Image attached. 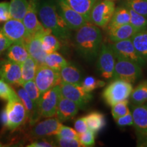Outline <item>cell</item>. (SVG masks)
<instances>
[{"mask_svg":"<svg viewBox=\"0 0 147 147\" xmlns=\"http://www.w3.org/2000/svg\"><path fill=\"white\" fill-rule=\"evenodd\" d=\"M12 18L10 12V3L0 2V22H5Z\"/></svg>","mask_w":147,"mask_h":147,"instance_id":"b9f144b4","label":"cell"},{"mask_svg":"<svg viewBox=\"0 0 147 147\" xmlns=\"http://www.w3.org/2000/svg\"><path fill=\"white\" fill-rule=\"evenodd\" d=\"M40 34L41 33L31 36L30 38L25 42V46L29 56L36 61L38 65L45 64V59L47 55V53L42 48Z\"/></svg>","mask_w":147,"mask_h":147,"instance_id":"d6986e66","label":"cell"},{"mask_svg":"<svg viewBox=\"0 0 147 147\" xmlns=\"http://www.w3.org/2000/svg\"><path fill=\"white\" fill-rule=\"evenodd\" d=\"M131 40L140 56L147 61V29L136 32Z\"/></svg>","mask_w":147,"mask_h":147,"instance_id":"4316f807","label":"cell"},{"mask_svg":"<svg viewBox=\"0 0 147 147\" xmlns=\"http://www.w3.org/2000/svg\"><path fill=\"white\" fill-rule=\"evenodd\" d=\"M74 44L77 52L87 61H93L98 56L102 45V34L99 27L88 22L76 30Z\"/></svg>","mask_w":147,"mask_h":147,"instance_id":"6da1fadb","label":"cell"},{"mask_svg":"<svg viewBox=\"0 0 147 147\" xmlns=\"http://www.w3.org/2000/svg\"><path fill=\"white\" fill-rule=\"evenodd\" d=\"M56 146L61 147H80L82 146L81 144L79 142L78 139L74 138H66L56 136L55 141Z\"/></svg>","mask_w":147,"mask_h":147,"instance_id":"ab89813d","label":"cell"},{"mask_svg":"<svg viewBox=\"0 0 147 147\" xmlns=\"http://www.w3.org/2000/svg\"><path fill=\"white\" fill-rule=\"evenodd\" d=\"M97 69L104 79L113 78L117 57L110 45L102 44L98 54Z\"/></svg>","mask_w":147,"mask_h":147,"instance_id":"30bf717a","label":"cell"},{"mask_svg":"<svg viewBox=\"0 0 147 147\" xmlns=\"http://www.w3.org/2000/svg\"><path fill=\"white\" fill-rule=\"evenodd\" d=\"M134 124L138 135L147 136V110L143 105L131 106Z\"/></svg>","mask_w":147,"mask_h":147,"instance_id":"ffe728a7","label":"cell"},{"mask_svg":"<svg viewBox=\"0 0 147 147\" xmlns=\"http://www.w3.org/2000/svg\"><path fill=\"white\" fill-rule=\"evenodd\" d=\"M1 122H2L3 125L5 127V125H6V123H7V115H6V113H5V109L3 110L2 111V113H1Z\"/></svg>","mask_w":147,"mask_h":147,"instance_id":"c3c4849f","label":"cell"},{"mask_svg":"<svg viewBox=\"0 0 147 147\" xmlns=\"http://www.w3.org/2000/svg\"><path fill=\"white\" fill-rule=\"evenodd\" d=\"M74 129L78 134L84 133L89 129L85 117H82L76 119L74 122Z\"/></svg>","mask_w":147,"mask_h":147,"instance_id":"f6af8a7d","label":"cell"},{"mask_svg":"<svg viewBox=\"0 0 147 147\" xmlns=\"http://www.w3.org/2000/svg\"><path fill=\"white\" fill-rule=\"evenodd\" d=\"M0 78L11 85L21 84V64L4 60L0 63Z\"/></svg>","mask_w":147,"mask_h":147,"instance_id":"2e32d148","label":"cell"},{"mask_svg":"<svg viewBox=\"0 0 147 147\" xmlns=\"http://www.w3.org/2000/svg\"><path fill=\"white\" fill-rule=\"evenodd\" d=\"M28 7L27 0H10V12L11 17L22 21Z\"/></svg>","mask_w":147,"mask_h":147,"instance_id":"1f68e13d","label":"cell"},{"mask_svg":"<svg viewBox=\"0 0 147 147\" xmlns=\"http://www.w3.org/2000/svg\"><path fill=\"white\" fill-rule=\"evenodd\" d=\"M61 96L59 85L55 86L42 93L38 103V109L41 117H55Z\"/></svg>","mask_w":147,"mask_h":147,"instance_id":"ba28073f","label":"cell"},{"mask_svg":"<svg viewBox=\"0 0 147 147\" xmlns=\"http://www.w3.org/2000/svg\"><path fill=\"white\" fill-rule=\"evenodd\" d=\"M56 2L59 13L71 30L76 31L88 23L81 14L70 8L63 0H56Z\"/></svg>","mask_w":147,"mask_h":147,"instance_id":"9a60e30c","label":"cell"},{"mask_svg":"<svg viewBox=\"0 0 147 147\" xmlns=\"http://www.w3.org/2000/svg\"><path fill=\"white\" fill-rule=\"evenodd\" d=\"M38 0H28L26 13L22 20L27 32L32 36L47 30L38 18Z\"/></svg>","mask_w":147,"mask_h":147,"instance_id":"4fadbf2b","label":"cell"},{"mask_svg":"<svg viewBox=\"0 0 147 147\" xmlns=\"http://www.w3.org/2000/svg\"><path fill=\"white\" fill-rule=\"evenodd\" d=\"M142 105L144 106V108H146V110H147V102H145L144 104H142Z\"/></svg>","mask_w":147,"mask_h":147,"instance_id":"681fc988","label":"cell"},{"mask_svg":"<svg viewBox=\"0 0 147 147\" xmlns=\"http://www.w3.org/2000/svg\"><path fill=\"white\" fill-rule=\"evenodd\" d=\"M14 89L15 90L16 94L19 97V99L23 103L26 109L27 114V119L29 120V123L31 125H34L38 121H39L40 117L39 109L38 106L34 104V102L31 100L27 92L22 87L21 84H16L12 85Z\"/></svg>","mask_w":147,"mask_h":147,"instance_id":"e0dca14e","label":"cell"},{"mask_svg":"<svg viewBox=\"0 0 147 147\" xmlns=\"http://www.w3.org/2000/svg\"><path fill=\"white\" fill-rule=\"evenodd\" d=\"M137 31L129 23L108 28V38L113 42L129 39Z\"/></svg>","mask_w":147,"mask_h":147,"instance_id":"44dd1931","label":"cell"},{"mask_svg":"<svg viewBox=\"0 0 147 147\" xmlns=\"http://www.w3.org/2000/svg\"><path fill=\"white\" fill-rule=\"evenodd\" d=\"M40 38L43 50L47 54L56 52L60 49L61 46L60 40L48 29L41 33Z\"/></svg>","mask_w":147,"mask_h":147,"instance_id":"d4e9b609","label":"cell"},{"mask_svg":"<svg viewBox=\"0 0 147 147\" xmlns=\"http://www.w3.org/2000/svg\"><path fill=\"white\" fill-rule=\"evenodd\" d=\"M95 134L91 130L88 129L84 133L78 134V140L82 146L91 147L95 145Z\"/></svg>","mask_w":147,"mask_h":147,"instance_id":"f35d334b","label":"cell"},{"mask_svg":"<svg viewBox=\"0 0 147 147\" xmlns=\"http://www.w3.org/2000/svg\"><path fill=\"white\" fill-rule=\"evenodd\" d=\"M6 52L7 59L18 63H23L29 56L27 47L24 42L12 43Z\"/></svg>","mask_w":147,"mask_h":147,"instance_id":"7402d4cb","label":"cell"},{"mask_svg":"<svg viewBox=\"0 0 147 147\" xmlns=\"http://www.w3.org/2000/svg\"><path fill=\"white\" fill-rule=\"evenodd\" d=\"M131 101L134 105H142L147 102V80L141 82L135 89H133Z\"/></svg>","mask_w":147,"mask_h":147,"instance_id":"4dcf8cb0","label":"cell"},{"mask_svg":"<svg viewBox=\"0 0 147 147\" xmlns=\"http://www.w3.org/2000/svg\"><path fill=\"white\" fill-rule=\"evenodd\" d=\"M115 53L117 57H120L135 62L144 67L146 65L147 61L140 56L134 48L131 38L122 40V41L113 42L110 45Z\"/></svg>","mask_w":147,"mask_h":147,"instance_id":"8fae6325","label":"cell"},{"mask_svg":"<svg viewBox=\"0 0 147 147\" xmlns=\"http://www.w3.org/2000/svg\"><path fill=\"white\" fill-rule=\"evenodd\" d=\"M7 115L5 127L10 130H15L26 122L27 114L26 109L19 97L8 101L5 108Z\"/></svg>","mask_w":147,"mask_h":147,"instance_id":"5b68a950","label":"cell"},{"mask_svg":"<svg viewBox=\"0 0 147 147\" xmlns=\"http://www.w3.org/2000/svg\"><path fill=\"white\" fill-rule=\"evenodd\" d=\"M70 8L80 14L90 23V14L96 0H63Z\"/></svg>","mask_w":147,"mask_h":147,"instance_id":"cb8c5ba5","label":"cell"},{"mask_svg":"<svg viewBox=\"0 0 147 147\" xmlns=\"http://www.w3.org/2000/svg\"><path fill=\"white\" fill-rule=\"evenodd\" d=\"M80 109L75 102L61 96L56 113V117L61 123L70 120L77 115Z\"/></svg>","mask_w":147,"mask_h":147,"instance_id":"ac0fdd59","label":"cell"},{"mask_svg":"<svg viewBox=\"0 0 147 147\" xmlns=\"http://www.w3.org/2000/svg\"><path fill=\"white\" fill-rule=\"evenodd\" d=\"M133 89L131 83L121 80H113L103 91L102 98L108 106L112 107L117 103L127 100Z\"/></svg>","mask_w":147,"mask_h":147,"instance_id":"3957f363","label":"cell"},{"mask_svg":"<svg viewBox=\"0 0 147 147\" xmlns=\"http://www.w3.org/2000/svg\"><path fill=\"white\" fill-rule=\"evenodd\" d=\"M113 76V80H121L134 84L142 76V69L140 65L120 57H117Z\"/></svg>","mask_w":147,"mask_h":147,"instance_id":"277c9868","label":"cell"},{"mask_svg":"<svg viewBox=\"0 0 147 147\" xmlns=\"http://www.w3.org/2000/svg\"><path fill=\"white\" fill-rule=\"evenodd\" d=\"M59 87L61 96L76 103L80 109H85L93 99L91 93L86 91L80 84L66 83L61 82Z\"/></svg>","mask_w":147,"mask_h":147,"instance_id":"8992f818","label":"cell"},{"mask_svg":"<svg viewBox=\"0 0 147 147\" xmlns=\"http://www.w3.org/2000/svg\"><path fill=\"white\" fill-rule=\"evenodd\" d=\"M16 97H18V95L13 87L2 79H0V99L8 102Z\"/></svg>","mask_w":147,"mask_h":147,"instance_id":"e575fe53","label":"cell"},{"mask_svg":"<svg viewBox=\"0 0 147 147\" xmlns=\"http://www.w3.org/2000/svg\"><path fill=\"white\" fill-rule=\"evenodd\" d=\"M130 14L129 24L137 32L147 29V17L128 8Z\"/></svg>","mask_w":147,"mask_h":147,"instance_id":"d6a6232c","label":"cell"},{"mask_svg":"<svg viewBox=\"0 0 147 147\" xmlns=\"http://www.w3.org/2000/svg\"><path fill=\"white\" fill-rule=\"evenodd\" d=\"M115 121L117 125L121 127L133 125L134 120L131 111L129 112V113H127L126 115L119 117V118L117 119Z\"/></svg>","mask_w":147,"mask_h":147,"instance_id":"7bdbcfd3","label":"cell"},{"mask_svg":"<svg viewBox=\"0 0 147 147\" xmlns=\"http://www.w3.org/2000/svg\"><path fill=\"white\" fill-rule=\"evenodd\" d=\"M113 0H102L95 2L90 14V23L101 28H106L109 24L115 10Z\"/></svg>","mask_w":147,"mask_h":147,"instance_id":"52a82bcc","label":"cell"},{"mask_svg":"<svg viewBox=\"0 0 147 147\" xmlns=\"http://www.w3.org/2000/svg\"><path fill=\"white\" fill-rule=\"evenodd\" d=\"M128 8L147 17V0H126Z\"/></svg>","mask_w":147,"mask_h":147,"instance_id":"d590c367","label":"cell"},{"mask_svg":"<svg viewBox=\"0 0 147 147\" xmlns=\"http://www.w3.org/2000/svg\"><path fill=\"white\" fill-rule=\"evenodd\" d=\"M67 63V60L57 51L47 54L45 59V65L57 71H59Z\"/></svg>","mask_w":147,"mask_h":147,"instance_id":"f546056e","label":"cell"},{"mask_svg":"<svg viewBox=\"0 0 147 147\" xmlns=\"http://www.w3.org/2000/svg\"><path fill=\"white\" fill-rule=\"evenodd\" d=\"M1 146H3V145L2 144H1V142H0V147H1Z\"/></svg>","mask_w":147,"mask_h":147,"instance_id":"f907efd6","label":"cell"},{"mask_svg":"<svg viewBox=\"0 0 147 147\" xmlns=\"http://www.w3.org/2000/svg\"><path fill=\"white\" fill-rule=\"evenodd\" d=\"M137 146L140 147H147V136L138 135V142Z\"/></svg>","mask_w":147,"mask_h":147,"instance_id":"7dc6e473","label":"cell"},{"mask_svg":"<svg viewBox=\"0 0 147 147\" xmlns=\"http://www.w3.org/2000/svg\"><path fill=\"white\" fill-rule=\"evenodd\" d=\"M38 17L42 25L60 41L71 38V29L59 13L57 5L51 0H45L38 5Z\"/></svg>","mask_w":147,"mask_h":147,"instance_id":"7a4b0ae2","label":"cell"},{"mask_svg":"<svg viewBox=\"0 0 147 147\" xmlns=\"http://www.w3.org/2000/svg\"><path fill=\"white\" fill-rule=\"evenodd\" d=\"M61 82L66 83L80 84L82 80L81 71L74 64L67 63L59 71Z\"/></svg>","mask_w":147,"mask_h":147,"instance_id":"603a6c76","label":"cell"},{"mask_svg":"<svg viewBox=\"0 0 147 147\" xmlns=\"http://www.w3.org/2000/svg\"><path fill=\"white\" fill-rule=\"evenodd\" d=\"M61 125L62 123L57 117H49L32 125L29 135L34 139L56 136Z\"/></svg>","mask_w":147,"mask_h":147,"instance_id":"7c38bea8","label":"cell"},{"mask_svg":"<svg viewBox=\"0 0 147 147\" xmlns=\"http://www.w3.org/2000/svg\"><path fill=\"white\" fill-rule=\"evenodd\" d=\"M80 84L86 91L91 93L97 88L104 87L106 82L102 80H97L93 76H87L82 80Z\"/></svg>","mask_w":147,"mask_h":147,"instance_id":"8d00e7d4","label":"cell"},{"mask_svg":"<svg viewBox=\"0 0 147 147\" xmlns=\"http://www.w3.org/2000/svg\"><path fill=\"white\" fill-rule=\"evenodd\" d=\"M27 147H53L56 146L55 142L53 140H49L48 139H45V138H38L36 140L31 142L27 145Z\"/></svg>","mask_w":147,"mask_h":147,"instance_id":"ee69618b","label":"cell"},{"mask_svg":"<svg viewBox=\"0 0 147 147\" xmlns=\"http://www.w3.org/2000/svg\"><path fill=\"white\" fill-rule=\"evenodd\" d=\"M56 136L66 138L78 139V134L74 129L71 128L70 127L63 125L62 124Z\"/></svg>","mask_w":147,"mask_h":147,"instance_id":"60d3db41","label":"cell"},{"mask_svg":"<svg viewBox=\"0 0 147 147\" xmlns=\"http://www.w3.org/2000/svg\"><path fill=\"white\" fill-rule=\"evenodd\" d=\"M21 85L25 90V91L27 92L31 100L34 102L36 105L38 106V103H39L40 96H41V93H40L39 89L37 87L34 80L24 82L21 84Z\"/></svg>","mask_w":147,"mask_h":147,"instance_id":"836d02e7","label":"cell"},{"mask_svg":"<svg viewBox=\"0 0 147 147\" xmlns=\"http://www.w3.org/2000/svg\"><path fill=\"white\" fill-rule=\"evenodd\" d=\"M130 21V14L127 7H118L115 8L113 17L107 27H114L129 24Z\"/></svg>","mask_w":147,"mask_h":147,"instance_id":"f1b7e54d","label":"cell"},{"mask_svg":"<svg viewBox=\"0 0 147 147\" xmlns=\"http://www.w3.org/2000/svg\"><path fill=\"white\" fill-rule=\"evenodd\" d=\"M34 81L42 95L55 86L59 85L61 79L59 71H55L43 64L38 65Z\"/></svg>","mask_w":147,"mask_h":147,"instance_id":"9c48e42d","label":"cell"},{"mask_svg":"<svg viewBox=\"0 0 147 147\" xmlns=\"http://www.w3.org/2000/svg\"><path fill=\"white\" fill-rule=\"evenodd\" d=\"M130 111L129 108V101L127 100L121 101L112 106V115L114 120L116 121Z\"/></svg>","mask_w":147,"mask_h":147,"instance_id":"74e56055","label":"cell"},{"mask_svg":"<svg viewBox=\"0 0 147 147\" xmlns=\"http://www.w3.org/2000/svg\"><path fill=\"white\" fill-rule=\"evenodd\" d=\"M12 42L7 38L3 32L2 29H0V55L5 53Z\"/></svg>","mask_w":147,"mask_h":147,"instance_id":"bcb514c9","label":"cell"},{"mask_svg":"<svg viewBox=\"0 0 147 147\" xmlns=\"http://www.w3.org/2000/svg\"><path fill=\"white\" fill-rule=\"evenodd\" d=\"M38 64L32 57L29 56L23 63H21V80L24 82L34 80Z\"/></svg>","mask_w":147,"mask_h":147,"instance_id":"83f0119b","label":"cell"},{"mask_svg":"<svg viewBox=\"0 0 147 147\" xmlns=\"http://www.w3.org/2000/svg\"><path fill=\"white\" fill-rule=\"evenodd\" d=\"M88 128L97 134L106 126L105 116L100 112L92 111L85 116Z\"/></svg>","mask_w":147,"mask_h":147,"instance_id":"484cf974","label":"cell"},{"mask_svg":"<svg viewBox=\"0 0 147 147\" xmlns=\"http://www.w3.org/2000/svg\"><path fill=\"white\" fill-rule=\"evenodd\" d=\"M1 29L12 43L24 42L25 44L32 36L27 32L23 21L15 18H12L5 21Z\"/></svg>","mask_w":147,"mask_h":147,"instance_id":"5bb4252c","label":"cell"}]
</instances>
